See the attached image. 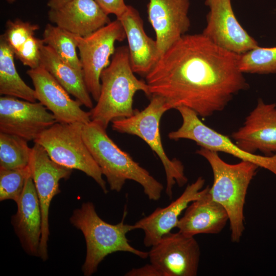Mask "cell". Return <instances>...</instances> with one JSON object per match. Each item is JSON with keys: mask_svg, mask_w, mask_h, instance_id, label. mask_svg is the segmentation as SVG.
I'll return each mask as SVG.
<instances>
[{"mask_svg": "<svg viewBox=\"0 0 276 276\" xmlns=\"http://www.w3.org/2000/svg\"><path fill=\"white\" fill-rule=\"evenodd\" d=\"M239 58L202 33L185 34L162 54L145 82L151 97L163 98L171 109L185 106L208 117L248 87Z\"/></svg>", "mask_w": 276, "mask_h": 276, "instance_id": "cell-1", "label": "cell"}, {"mask_svg": "<svg viewBox=\"0 0 276 276\" xmlns=\"http://www.w3.org/2000/svg\"><path fill=\"white\" fill-rule=\"evenodd\" d=\"M82 137L111 190L119 192L126 180H131L143 187L149 199L158 201L160 198L163 185L121 149L108 136L105 129L91 121L83 125Z\"/></svg>", "mask_w": 276, "mask_h": 276, "instance_id": "cell-2", "label": "cell"}, {"mask_svg": "<svg viewBox=\"0 0 276 276\" xmlns=\"http://www.w3.org/2000/svg\"><path fill=\"white\" fill-rule=\"evenodd\" d=\"M134 73L128 47L116 49L110 64L101 74L100 94L90 111L91 121L106 129L113 120L134 114L133 98L137 91L151 97L146 82L138 79Z\"/></svg>", "mask_w": 276, "mask_h": 276, "instance_id": "cell-3", "label": "cell"}, {"mask_svg": "<svg viewBox=\"0 0 276 276\" xmlns=\"http://www.w3.org/2000/svg\"><path fill=\"white\" fill-rule=\"evenodd\" d=\"M126 214L125 209L121 221L111 224L99 216L91 202L83 203L80 208L74 211L70 222L82 232L86 244V258L82 267L84 275L96 272L100 263L113 252H130L142 259L148 257V252L137 249L129 243L126 235L135 228L133 224L124 223Z\"/></svg>", "mask_w": 276, "mask_h": 276, "instance_id": "cell-4", "label": "cell"}, {"mask_svg": "<svg viewBox=\"0 0 276 276\" xmlns=\"http://www.w3.org/2000/svg\"><path fill=\"white\" fill-rule=\"evenodd\" d=\"M196 153L211 166L214 181L210 193L213 199L226 211L231 240L238 242L245 229L243 210L247 189L259 167L243 160L236 164H228L221 159L218 152L202 147Z\"/></svg>", "mask_w": 276, "mask_h": 276, "instance_id": "cell-5", "label": "cell"}, {"mask_svg": "<svg viewBox=\"0 0 276 276\" xmlns=\"http://www.w3.org/2000/svg\"><path fill=\"white\" fill-rule=\"evenodd\" d=\"M170 109L171 107L163 98L153 96L149 104L143 110H135L130 117L113 120L111 126L112 129L118 132L140 137L158 156L166 174V193L171 199L174 185L177 183L182 187L187 183L188 179L182 163L176 158H169L162 144L160 121L164 113Z\"/></svg>", "mask_w": 276, "mask_h": 276, "instance_id": "cell-6", "label": "cell"}, {"mask_svg": "<svg viewBox=\"0 0 276 276\" xmlns=\"http://www.w3.org/2000/svg\"><path fill=\"white\" fill-rule=\"evenodd\" d=\"M83 125L79 122H56L34 142L42 146L55 163L72 170H80L91 177L106 194L108 190L101 170L83 141Z\"/></svg>", "mask_w": 276, "mask_h": 276, "instance_id": "cell-7", "label": "cell"}, {"mask_svg": "<svg viewBox=\"0 0 276 276\" xmlns=\"http://www.w3.org/2000/svg\"><path fill=\"white\" fill-rule=\"evenodd\" d=\"M75 35L85 84L97 102L100 94L101 74L110 64L116 42L126 38L125 31L117 19L87 36Z\"/></svg>", "mask_w": 276, "mask_h": 276, "instance_id": "cell-8", "label": "cell"}, {"mask_svg": "<svg viewBox=\"0 0 276 276\" xmlns=\"http://www.w3.org/2000/svg\"><path fill=\"white\" fill-rule=\"evenodd\" d=\"M176 109L180 113L182 122L178 129L169 133L170 139L193 141L200 147L231 154L241 160L254 163L276 175V153L261 155L247 152L229 137L204 124L193 110L185 106L178 107Z\"/></svg>", "mask_w": 276, "mask_h": 276, "instance_id": "cell-9", "label": "cell"}, {"mask_svg": "<svg viewBox=\"0 0 276 276\" xmlns=\"http://www.w3.org/2000/svg\"><path fill=\"white\" fill-rule=\"evenodd\" d=\"M29 166L42 215V232L38 257L45 261L48 258L50 205L53 197L60 192V180L68 179L72 170L53 161L44 148L36 143L32 147Z\"/></svg>", "mask_w": 276, "mask_h": 276, "instance_id": "cell-10", "label": "cell"}, {"mask_svg": "<svg viewBox=\"0 0 276 276\" xmlns=\"http://www.w3.org/2000/svg\"><path fill=\"white\" fill-rule=\"evenodd\" d=\"M194 237L179 231L164 235L148 252L150 263L163 276L196 275L200 250Z\"/></svg>", "mask_w": 276, "mask_h": 276, "instance_id": "cell-11", "label": "cell"}, {"mask_svg": "<svg viewBox=\"0 0 276 276\" xmlns=\"http://www.w3.org/2000/svg\"><path fill=\"white\" fill-rule=\"evenodd\" d=\"M210 11L202 34L216 45L238 55L259 46L237 19L231 0H205Z\"/></svg>", "mask_w": 276, "mask_h": 276, "instance_id": "cell-12", "label": "cell"}, {"mask_svg": "<svg viewBox=\"0 0 276 276\" xmlns=\"http://www.w3.org/2000/svg\"><path fill=\"white\" fill-rule=\"evenodd\" d=\"M40 102L5 96L0 98V132L34 141L57 122Z\"/></svg>", "mask_w": 276, "mask_h": 276, "instance_id": "cell-13", "label": "cell"}, {"mask_svg": "<svg viewBox=\"0 0 276 276\" xmlns=\"http://www.w3.org/2000/svg\"><path fill=\"white\" fill-rule=\"evenodd\" d=\"M27 74L32 81L36 99L51 111L57 122L86 124L91 122L90 112L83 110L82 104L72 99L41 64L28 70Z\"/></svg>", "mask_w": 276, "mask_h": 276, "instance_id": "cell-14", "label": "cell"}, {"mask_svg": "<svg viewBox=\"0 0 276 276\" xmlns=\"http://www.w3.org/2000/svg\"><path fill=\"white\" fill-rule=\"evenodd\" d=\"M234 142L251 153L259 151L265 155L276 153V104L259 99L243 125L232 134Z\"/></svg>", "mask_w": 276, "mask_h": 276, "instance_id": "cell-15", "label": "cell"}, {"mask_svg": "<svg viewBox=\"0 0 276 276\" xmlns=\"http://www.w3.org/2000/svg\"><path fill=\"white\" fill-rule=\"evenodd\" d=\"M189 0H149L148 20L160 56L189 30Z\"/></svg>", "mask_w": 276, "mask_h": 276, "instance_id": "cell-16", "label": "cell"}, {"mask_svg": "<svg viewBox=\"0 0 276 276\" xmlns=\"http://www.w3.org/2000/svg\"><path fill=\"white\" fill-rule=\"evenodd\" d=\"M205 180L199 177L188 185L181 195L165 208H157L149 215L142 218L134 224L135 229L144 231V244L146 247L155 244L165 235L176 227L179 217L189 204L199 198L205 191L202 189Z\"/></svg>", "mask_w": 276, "mask_h": 276, "instance_id": "cell-17", "label": "cell"}, {"mask_svg": "<svg viewBox=\"0 0 276 276\" xmlns=\"http://www.w3.org/2000/svg\"><path fill=\"white\" fill-rule=\"evenodd\" d=\"M50 21L77 36H87L111 21L95 0H72L60 7L50 9Z\"/></svg>", "mask_w": 276, "mask_h": 276, "instance_id": "cell-18", "label": "cell"}, {"mask_svg": "<svg viewBox=\"0 0 276 276\" xmlns=\"http://www.w3.org/2000/svg\"><path fill=\"white\" fill-rule=\"evenodd\" d=\"M117 19L125 31L133 72L146 76L160 57L156 40L147 35L143 20L133 7L127 5L125 11Z\"/></svg>", "mask_w": 276, "mask_h": 276, "instance_id": "cell-19", "label": "cell"}, {"mask_svg": "<svg viewBox=\"0 0 276 276\" xmlns=\"http://www.w3.org/2000/svg\"><path fill=\"white\" fill-rule=\"evenodd\" d=\"M16 214L11 223L21 245L31 256L39 255L42 232V215L35 187L30 175L17 201Z\"/></svg>", "mask_w": 276, "mask_h": 276, "instance_id": "cell-20", "label": "cell"}, {"mask_svg": "<svg viewBox=\"0 0 276 276\" xmlns=\"http://www.w3.org/2000/svg\"><path fill=\"white\" fill-rule=\"evenodd\" d=\"M228 221L226 211L213 199L208 186L199 198L189 204L176 227L180 233L190 236L217 234L222 231Z\"/></svg>", "mask_w": 276, "mask_h": 276, "instance_id": "cell-21", "label": "cell"}, {"mask_svg": "<svg viewBox=\"0 0 276 276\" xmlns=\"http://www.w3.org/2000/svg\"><path fill=\"white\" fill-rule=\"evenodd\" d=\"M41 64L57 82L85 107L92 108L93 103L83 77V72L66 62L49 46L41 47Z\"/></svg>", "mask_w": 276, "mask_h": 276, "instance_id": "cell-22", "label": "cell"}, {"mask_svg": "<svg viewBox=\"0 0 276 276\" xmlns=\"http://www.w3.org/2000/svg\"><path fill=\"white\" fill-rule=\"evenodd\" d=\"M14 54L0 37V94L35 102L34 89L29 87L19 75L14 62Z\"/></svg>", "mask_w": 276, "mask_h": 276, "instance_id": "cell-23", "label": "cell"}, {"mask_svg": "<svg viewBox=\"0 0 276 276\" xmlns=\"http://www.w3.org/2000/svg\"><path fill=\"white\" fill-rule=\"evenodd\" d=\"M44 43L51 48L62 59L79 71H82L77 53L75 35L57 26L48 24L42 34Z\"/></svg>", "mask_w": 276, "mask_h": 276, "instance_id": "cell-24", "label": "cell"}, {"mask_svg": "<svg viewBox=\"0 0 276 276\" xmlns=\"http://www.w3.org/2000/svg\"><path fill=\"white\" fill-rule=\"evenodd\" d=\"M32 148L28 141L16 135L0 132V169H15L27 167Z\"/></svg>", "mask_w": 276, "mask_h": 276, "instance_id": "cell-25", "label": "cell"}, {"mask_svg": "<svg viewBox=\"0 0 276 276\" xmlns=\"http://www.w3.org/2000/svg\"><path fill=\"white\" fill-rule=\"evenodd\" d=\"M239 65L243 73H276V47L258 46L240 55Z\"/></svg>", "mask_w": 276, "mask_h": 276, "instance_id": "cell-26", "label": "cell"}, {"mask_svg": "<svg viewBox=\"0 0 276 276\" xmlns=\"http://www.w3.org/2000/svg\"><path fill=\"white\" fill-rule=\"evenodd\" d=\"M30 175L29 165L15 169H0V200L10 199L17 203Z\"/></svg>", "mask_w": 276, "mask_h": 276, "instance_id": "cell-27", "label": "cell"}, {"mask_svg": "<svg viewBox=\"0 0 276 276\" xmlns=\"http://www.w3.org/2000/svg\"><path fill=\"white\" fill-rule=\"evenodd\" d=\"M39 28L37 25L19 19L14 21L9 20L6 23L5 32L1 36L14 54L31 37L35 35V32Z\"/></svg>", "mask_w": 276, "mask_h": 276, "instance_id": "cell-28", "label": "cell"}, {"mask_svg": "<svg viewBox=\"0 0 276 276\" xmlns=\"http://www.w3.org/2000/svg\"><path fill=\"white\" fill-rule=\"evenodd\" d=\"M44 43L43 40L31 37L25 43L14 53V56L24 65L34 68L41 64V47Z\"/></svg>", "mask_w": 276, "mask_h": 276, "instance_id": "cell-29", "label": "cell"}, {"mask_svg": "<svg viewBox=\"0 0 276 276\" xmlns=\"http://www.w3.org/2000/svg\"><path fill=\"white\" fill-rule=\"evenodd\" d=\"M107 14H113L117 18L120 17L126 10L127 5L124 0H95Z\"/></svg>", "mask_w": 276, "mask_h": 276, "instance_id": "cell-30", "label": "cell"}, {"mask_svg": "<svg viewBox=\"0 0 276 276\" xmlns=\"http://www.w3.org/2000/svg\"><path fill=\"white\" fill-rule=\"evenodd\" d=\"M126 276H163L162 273L152 264L138 268H133L128 271Z\"/></svg>", "mask_w": 276, "mask_h": 276, "instance_id": "cell-31", "label": "cell"}, {"mask_svg": "<svg viewBox=\"0 0 276 276\" xmlns=\"http://www.w3.org/2000/svg\"><path fill=\"white\" fill-rule=\"evenodd\" d=\"M72 0H49L47 5L50 9H56L61 7Z\"/></svg>", "mask_w": 276, "mask_h": 276, "instance_id": "cell-32", "label": "cell"}, {"mask_svg": "<svg viewBox=\"0 0 276 276\" xmlns=\"http://www.w3.org/2000/svg\"><path fill=\"white\" fill-rule=\"evenodd\" d=\"M8 3L12 4L15 2V0H6Z\"/></svg>", "mask_w": 276, "mask_h": 276, "instance_id": "cell-33", "label": "cell"}]
</instances>
